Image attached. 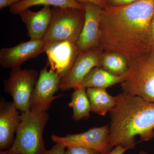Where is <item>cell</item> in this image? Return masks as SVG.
Here are the masks:
<instances>
[{"label": "cell", "mask_w": 154, "mask_h": 154, "mask_svg": "<svg viewBox=\"0 0 154 154\" xmlns=\"http://www.w3.org/2000/svg\"><path fill=\"white\" fill-rule=\"evenodd\" d=\"M154 13V0H138L122 6L106 5L102 9L99 48L120 54L128 62L152 51Z\"/></svg>", "instance_id": "1"}, {"label": "cell", "mask_w": 154, "mask_h": 154, "mask_svg": "<svg viewBox=\"0 0 154 154\" xmlns=\"http://www.w3.org/2000/svg\"><path fill=\"white\" fill-rule=\"evenodd\" d=\"M116 97L117 104L109 112L111 147L133 149L137 144L136 136L142 142L154 139V103L123 92Z\"/></svg>", "instance_id": "2"}, {"label": "cell", "mask_w": 154, "mask_h": 154, "mask_svg": "<svg viewBox=\"0 0 154 154\" xmlns=\"http://www.w3.org/2000/svg\"><path fill=\"white\" fill-rule=\"evenodd\" d=\"M14 143L8 154H43L46 151L43 130L49 115L46 112H22Z\"/></svg>", "instance_id": "3"}, {"label": "cell", "mask_w": 154, "mask_h": 154, "mask_svg": "<svg viewBox=\"0 0 154 154\" xmlns=\"http://www.w3.org/2000/svg\"><path fill=\"white\" fill-rule=\"evenodd\" d=\"M122 92L154 103V51L128 62V70L121 83Z\"/></svg>", "instance_id": "4"}, {"label": "cell", "mask_w": 154, "mask_h": 154, "mask_svg": "<svg viewBox=\"0 0 154 154\" xmlns=\"http://www.w3.org/2000/svg\"><path fill=\"white\" fill-rule=\"evenodd\" d=\"M85 19V10L53 7L49 28L42 40L45 44L62 40L76 42Z\"/></svg>", "instance_id": "5"}, {"label": "cell", "mask_w": 154, "mask_h": 154, "mask_svg": "<svg viewBox=\"0 0 154 154\" xmlns=\"http://www.w3.org/2000/svg\"><path fill=\"white\" fill-rule=\"evenodd\" d=\"M39 74L34 69L12 70L10 76L4 81L5 90L13 98V102L19 111H30V99L38 81Z\"/></svg>", "instance_id": "6"}, {"label": "cell", "mask_w": 154, "mask_h": 154, "mask_svg": "<svg viewBox=\"0 0 154 154\" xmlns=\"http://www.w3.org/2000/svg\"><path fill=\"white\" fill-rule=\"evenodd\" d=\"M55 144L65 147L82 146L95 150L99 154H108L113 149L110 143V125L93 128L85 132L60 137L51 136Z\"/></svg>", "instance_id": "7"}, {"label": "cell", "mask_w": 154, "mask_h": 154, "mask_svg": "<svg viewBox=\"0 0 154 154\" xmlns=\"http://www.w3.org/2000/svg\"><path fill=\"white\" fill-rule=\"evenodd\" d=\"M60 77L51 69L45 67L40 70L30 99V111L41 113L50 108L53 101L61 96H54L60 89Z\"/></svg>", "instance_id": "8"}, {"label": "cell", "mask_w": 154, "mask_h": 154, "mask_svg": "<svg viewBox=\"0 0 154 154\" xmlns=\"http://www.w3.org/2000/svg\"><path fill=\"white\" fill-rule=\"evenodd\" d=\"M80 52L76 42L68 40L51 42L45 46L50 69L60 79L69 71Z\"/></svg>", "instance_id": "9"}, {"label": "cell", "mask_w": 154, "mask_h": 154, "mask_svg": "<svg viewBox=\"0 0 154 154\" xmlns=\"http://www.w3.org/2000/svg\"><path fill=\"white\" fill-rule=\"evenodd\" d=\"M102 51L99 48L80 51L74 63L66 75L60 79V89H74L92 69L100 67Z\"/></svg>", "instance_id": "10"}, {"label": "cell", "mask_w": 154, "mask_h": 154, "mask_svg": "<svg viewBox=\"0 0 154 154\" xmlns=\"http://www.w3.org/2000/svg\"><path fill=\"white\" fill-rule=\"evenodd\" d=\"M45 43L42 39H30L16 46L4 48L0 50V65L11 70L20 68L29 60L35 58L45 51Z\"/></svg>", "instance_id": "11"}, {"label": "cell", "mask_w": 154, "mask_h": 154, "mask_svg": "<svg viewBox=\"0 0 154 154\" xmlns=\"http://www.w3.org/2000/svg\"><path fill=\"white\" fill-rule=\"evenodd\" d=\"M84 5L85 22L76 42L80 51L99 48L101 38L100 22L102 8L93 3H86Z\"/></svg>", "instance_id": "12"}, {"label": "cell", "mask_w": 154, "mask_h": 154, "mask_svg": "<svg viewBox=\"0 0 154 154\" xmlns=\"http://www.w3.org/2000/svg\"><path fill=\"white\" fill-rule=\"evenodd\" d=\"M19 114L13 102L1 99L0 102V149L7 150L11 147L15 134L21 122Z\"/></svg>", "instance_id": "13"}, {"label": "cell", "mask_w": 154, "mask_h": 154, "mask_svg": "<svg viewBox=\"0 0 154 154\" xmlns=\"http://www.w3.org/2000/svg\"><path fill=\"white\" fill-rule=\"evenodd\" d=\"M28 30L30 39H41L46 34L51 17L50 6H44L40 11L33 12L29 9L19 14Z\"/></svg>", "instance_id": "14"}, {"label": "cell", "mask_w": 154, "mask_h": 154, "mask_svg": "<svg viewBox=\"0 0 154 154\" xmlns=\"http://www.w3.org/2000/svg\"><path fill=\"white\" fill-rule=\"evenodd\" d=\"M125 75L120 76L114 75L100 67H96L89 72L76 88L106 89L116 84H121L124 81Z\"/></svg>", "instance_id": "15"}, {"label": "cell", "mask_w": 154, "mask_h": 154, "mask_svg": "<svg viewBox=\"0 0 154 154\" xmlns=\"http://www.w3.org/2000/svg\"><path fill=\"white\" fill-rule=\"evenodd\" d=\"M87 93L91 103V111L99 115L105 116L117 104L116 96H111L106 89L88 88Z\"/></svg>", "instance_id": "16"}, {"label": "cell", "mask_w": 154, "mask_h": 154, "mask_svg": "<svg viewBox=\"0 0 154 154\" xmlns=\"http://www.w3.org/2000/svg\"><path fill=\"white\" fill-rule=\"evenodd\" d=\"M37 5L85 10L84 4L75 0H22L10 7V12L12 14L19 15L29 8Z\"/></svg>", "instance_id": "17"}, {"label": "cell", "mask_w": 154, "mask_h": 154, "mask_svg": "<svg viewBox=\"0 0 154 154\" xmlns=\"http://www.w3.org/2000/svg\"><path fill=\"white\" fill-rule=\"evenodd\" d=\"M69 106L72 108V117L75 121L87 119L91 111V103L87 95V89L76 88L71 95Z\"/></svg>", "instance_id": "18"}, {"label": "cell", "mask_w": 154, "mask_h": 154, "mask_svg": "<svg viewBox=\"0 0 154 154\" xmlns=\"http://www.w3.org/2000/svg\"><path fill=\"white\" fill-rule=\"evenodd\" d=\"M100 67L111 74L120 76L127 73L128 61L118 53L102 51Z\"/></svg>", "instance_id": "19"}, {"label": "cell", "mask_w": 154, "mask_h": 154, "mask_svg": "<svg viewBox=\"0 0 154 154\" xmlns=\"http://www.w3.org/2000/svg\"><path fill=\"white\" fill-rule=\"evenodd\" d=\"M72 154H99L93 149L82 146H69L66 148Z\"/></svg>", "instance_id": "20"}, {"label": "cell", "mask_w": 154, "mask_h": 154, "mask_svg": "<svg viewBox=\"0 0 154 154\" xmlns=\"http://www.w3.org/2000/svg\"><path fill=\"white\" fill-rule=\"evenodd\" d=\"M66 148L63 146L55 144L52 148L47 150L43 154H65Z\"/></svg>", "instance_id": "21"}, {"label": "cell", "mask_w": 154, "mask_h": 154, "mask_svg": "<svg viewBox=\"0 0 154 154\" xmlns=\"http://www.w3.org/2000/svg\"><path fill=\"white\" fill-rule=\"evenodd\" d=\"M106 4L113 6H122L129 5L138 0H105Z\"/></svg>", "instance_id": "22"}, {"label": "cell", "mask_w": 154, "mask_h": 154, "mask_svg": "<svg viewBox=\"0 0 154 154\" xmlns=\"http://www.w3.org/2000/svg\"><path fill=\"white\" fill-rule=\"evenodd\" d=\"M78 2L84 4L86 3H91L98 5L103 8L107 5L105 0H75Z\"/></svg>", "instance_id": "23"}, {"label": "cell", "mask_w": 154, "mask_h": 154, "mask_svg": "<svg viewBox=\"0 0 154 154\" xmlns=\"http://www.w3.org/2000/svg\"><path fill=\"white\" fill-rule=\"evenodd\" d=\"M21 0H0V9L11 7V6L20 2Z\"/></svg>", "instance_id": "24"}, {"label": "cell", "mask_w": 154, "mask_h": 154, "mask_svg": "<svg viewBox=\"0 0 154 154\" xmlns=\"http://www.w3.org/2000/svg\"><path fill=\"white\" fill-rule=\"evenodd\" d=\"M127 150H128L126 149L121 146H118L114 147L108 154H123Z\"/></svg>", "instance_id": "25"}, {"label": "cell", "mask_w": 154, "mask_h": 154, "mask_svg": "<svg viewBox=\"0 0 154 154\" xmlns=\"http://www.w3.org/2000/svg\"><path fill=\"white\" fill-rule=\"evenodd\" d=\"M151 36L152 43L153 51H154V13L152 21Z\"/></svg>", "instance_id": "26"}, {"label": "cell", "mask_w": 154, "mask_h": 154, "mask_svg": "<svg viewBox=\"0 0 154 154\" xmlns=\"http://www.w3.org/2000/svg\"><path fill=\"white\" fill-rule=\"evenodd\" d=\"M137 154H149L147 152H146L144 151L141 150Z\"/></svg>", "instance_id": "27"}, {"label": "cell", "mask_w": 154, "mask_h": 154, "mask_svg": "<svg viewBox=\"0 0 154 154\" xmlns=\"http://www.w3.org/2000/svg\"><path fill=\"white\" fill-rule=\"evenodd\" d=\"M65 154H72L68 150L66 149V150L65 151Z\"/></svg>", "instance_id": "28"}, {"label": "cell", "mask_w": 154, "mask_h": 154, "mask_svg": "<svg viewBox=\"0 0 154 154\" xmlns=\"http://www.w3.org/2000/svg\"><path fill=\"white\" fill-rule=\"evenodd\" d=\"M0 154H8L6 153L4 151H1V152H0Z\"/></svg>", "instance_id": "29"}, {"label": "cell", "mask_w": 154, "mask_h": 154, "mask_svg": "<svg viewBox=\"0 0 154 154\" xmlns=\"http://www.w3.org/2000/svg\"><path fill=\"white\" fill-rule=\"evenodd\" d=\"M21 1H22V0H21Z\"/></svg>", "instance_id": "30"}]
</instances>
